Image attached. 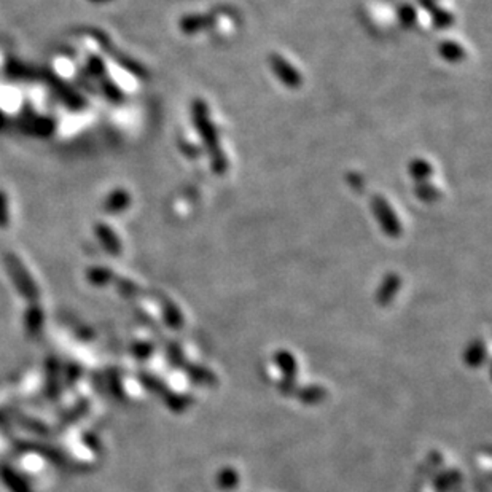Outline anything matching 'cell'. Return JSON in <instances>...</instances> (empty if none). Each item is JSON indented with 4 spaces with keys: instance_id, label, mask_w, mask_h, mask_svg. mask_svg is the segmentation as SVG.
Returning a JSON list of instances; mask_svg holds the SVG:
<instances>
[{
    "instance_id": "obj_1",
    "label": "cell",
    "mask_w": 492,
    "mask_h": 492,
    "mask_svg": "<svg viewBox=\"0 0 492 492\" xmlns=\"http://www.w3.org/2000/svg\"><path fill=\"white\" fill-rule=\"evenodd\" d=\"M191 118H193V125L198 134L203 139L204 150H206L210 160L212 173L217 175H225L228 173L230 163L220 145V138H218L214 121L210 120L209 107L204 99L193 101V104H191Z\"/></svg>"
},
{
    "instance_id": "obj_2",
    "label": "cell",
    "mask_w": 492,
    "mask_h": 492,
    "mask_svg": "<svg viewBox=\"0 0 492 492\" xmlns=\"http://www.w3.org/2000/svg\"><path fill=\"white\" fill-rule=\"evenodd\" d=\"M371 210L374 218L381 225V230L384 231V235H387L389 237H399L401 235V223L384 196L374 195L371 198Z\"/></svg>"
},
{
    "instance_id": "obj_3",
    "label": "cell",
    "mask_w": 492,
    "mask_h": 492,
    "mask_svg": "<svg viewBox=\"0 0 492 492\" xmlns=\"http://www.w3.org/2000/svg\"><path fill=\"white\" fill-rule=\"evenodd\" d=\"M268 63H270L272 73L276 75L277 80L281 81L284 86L290 88V90H297V88L303 85L302 73H299L297 71V67H293L289 61H287L284 56H281L279 53H271Z\"/></svg>"
},
{
    "instance_id": "obj_4",
    "label": "cell",
    "mask_w": 492,
    "mask_h": 492,
    "mask_svg": "<svg viewBox=\"0 0 492 492\" xmlns=\"http://www.w3.org/2000/svg\"><path fill=\"white\" fill-rule=\"evenodd\" d=\"M217 23L215 15H187L180 19V31L187 36H195L198 32L207 31L210 27H214Z\"/></svg>"
},
{
    "instance_id": "obj_5",
    "label": "cell",
    "mask_w": 492,
    "mask_h": 492,
    "mask_svg": "<svg viewBox=\"0 0 492 492\" xmlns=\"http://www.w3.org/2000/svg\"><path fill=\"white\" fill-rule=\"evenodd\" d=\"M439 54L451 64L461 63V61H463L467 56L463 46L461 43L454 42V40H445V42H441L439 45Z\"/></svg>"
},
{
    "instance_id": "obj_6",
    "label": "cell",
    "mask_w": 492,
    "mask_h": 492,
    "mask_svg": "<svg viewBox=\"0 0 492 492\" xmlns=\"http://www.w3.org/2000/svg\"><path fill=\"white\" fill-rule=\"evenodd\" d=\"M408 173L416 182H427L434 174V168L430 161L424 158H414L409 161Z\"/></svg>"
},
{
    "instance_id": "obj_7",
    "label": "cell",
    "mask_w": 492,
    "mask_h": 492,
    "mask_svg": "<svg viewBox=\"0 0 492 492\" xmlns=\"http://www.w3.org/2000/svg\"><path fill=\"white\" fill-rule=\"evenodd\" d=\"M414 195L419 198L424 203H435L441 198L440 190L435 185H432L429 180L427 182H416L414 187Z\"/></svg>"
},
{
    "instance_id": "obj_8",
    "label": "cell",
    "mask_w": 492,
    "mask_h": 492,
    "mask_svg": "<svg viewBox=\"0 0 492 492\" xmlns=\"http://www.w3.org/2000/svg\"><path fill=\"white\" fill-rule=\"evenodd\" d=\"M430 16H432V23L435 29L445 31L454 24L453 13H449L445 9H440V6H435V9L430 11Z\"/></svg>"
},
{
    "instance_id": "obj_9",
    "label": "cell",
    "mask_w": 492,
    "mask_h": 492,
    "mask_svg": "<svg viewBox=\"0 0 492 492\" xmlns=\"http://www.w3.org/2000/svg\"><path fill=\"white\" fill-rule=\"evenodd\" d=\"M399 21L400 24L405 27V29H411V27L418 21V11L414 10L413 5L405 4L399 9Z\"/></svg>"
},
{
    "instance_id": "obj_10",
    "label": "cell",
    "mask_w": 492,
    "mask_h": 492,
    "mask_svg": "<svg viewBox=\"0 0 492 492\" xmlns=\"http://www.w3.org/2000/svg\"><path fill=\"white\" fill-rule=\"evenodd\" d=\"M400 281H399V276H395V275H389L386 277V281L384 284H382V289H381V299H384V298H391L395 290H397V287H399Z\"/></svg>"
},
{
    "instance_id": "obj_11",
    "label": "cell",
    "mask_w": 492,
    "mask_h": 492,
    "mask_svg": "<svg viewBox=\"0 0 492 492\" xmlns=\"http://www.w3.org/2000/svg\"><path fill=\"white\" fill-rule=\"evenodd\" d=\"M182 150H183V155L188 156V158H191V160H195V158H198V156L201 155V150L198 148V147H195L193 143H190V142L183 143Z\"/></svg>"
},
{
    "instance_id": "obj_12",
    "label": "cell",
    "mask_w": 492,
    "mask_h": 492,
    "mask_svg": "<svg viewBox=\"0 0 492 492\" xmlns=\"http://www.w3.org/2000/svg\"><path fill=\"white\" fill-rule=\"evenodd\" d=\"M347 180H349V183L355 190H360L362 187H364V177H360L359 174H349Z\"/></svg>"
},
{
    "instance_id": "obj_13",
    "label": "cell",
    "mask_w": 492,
    "mask_h": 492,
    "mask_svg": "<svg viewBox=\"0 0 492 492\" xmlns=\"http://www.w3.org/2000/svg\"><path fill=\"white\" fill-rule=\"evenodd\" d=\"M419 4L424 6V9H426L429 13L430 11H432L434 9H435V6H439V5H436V0H419Z\"/></svg>"
}]
</instances>
